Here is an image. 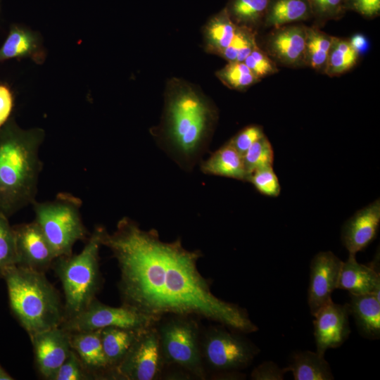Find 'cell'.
<instances>
[{
  "mask_svg": "<svg viewBox=\"0 0 380 380\" xmlns=\"http://www.w3.org/2000/svg\"><path fill=\"white\" fill-rule=\"evenodd\" d=\"M17 265L15 234L8 218L0 213V278Z\"/></svg>",
  "mask_w": 380,
  "mask_h": 380,
  "instance_id": "f546056e",
  "label": "cell"
},
{
  "mask_svg": "<svg viewBox=\"0 0 380 380\" xmlns=\"http://www.w3.org/2000/svg\"><path fill=\"white\" fill-rule=\"evenodd\" d=\"M332 38L318 26H306L305 65L324 74Z\"/></svg>",
  "mask_w": 380,
  "mask_h": 380,
  "instance_id": "4316f807",
  "label": "cell"
},
{
  "mask_svg": "<svg viewBox=\"0 0 380 380\" xmlns=\"http://www.w3.org/2000/svg\"><path fill=\"white\" fill-rule=\"evenodd\" d=\"M34 222L38 224L56 258L72 253L78 241L87 240L89 232L82 219V201L66 192L54 199L32 204Z\"/></svg>",
  "mask_w": 380,
  "mask_h": 380,
  "instance_id": "8992f818",
  "label": "cell"
},
{
  "mask_svg": "<svg viewBox=\"0 0 380 380\" xmlns=\"http://www.w3.org/2000/svg\"><path fill=\"white\" fill-rule=\"evenodd\" d=\"M101 227L94 229L80 253L56 258L52 265L51 268L63 290V320L77 315L96 298L101 283L99 269Z\"/></svg>",
  "mask_w": 380,
  "mask_h": 380,
  "instance_id": "5b68a950",
  "label": "cell"
},
{
  "mask_svg": "<svg viewBox=\"0 0 380 380\" xmlns=\"http://www.w3.org/2000/svg\"><path fill=\"white\" fill-rule=\"evenodd\" d=\"M34 362L39 374L44 379L53 380L71 349L70 333L58 327L30 336Z\"/></svg>",
  "mask_w": 380,
  "mask_h": 380,
  "instance_id": "4fadbf2b",
  "label": "cell"
},
{
  "mask_svg": "<svg viewBox=\"0 0 380 380\" xmlns=\"http://www.w3.org/2000/svg\"><path fill=\"white\" fill-rule=\"evenodd\" d=\"M44 137L43 129H23L13 116L0 129V213L8 218L36 201Z\"/></svg>",
  "mask_w": 380,
  "mask_h": 380,
  "instance_id": "3957f363",
  "label": "cell"
},
{
  "mask_svg": "<svg viewBox=\"0 0 380 380\" xmlns=\"http://www.w3.org/2000/svg\"><path fill=\"white\" fill-rule=\"evenodd\" d=\"M274 156L272 146L266 135L253 143L243 156L248 179L256 170L272 165Z\"/></svg>",
  "mask_w": 380,
  "mask_h": 380,
  "instance_id": "1f68e13d",
  "label": "cell"
},
{
  "mask_svg": "<svg viewBox=\"0 0 380 380\" xmlns=\"http://www.w3.org/2000/svg\"><path fill=\"white\" fill-rule=\"evenodd\" d=\"M201 170L207 175L243 182L248 179L243 156L229 141L201 163Z\"/></svg>",
  "mask_w": 380,
  "mask_h": 380,
  "instance_id": "44dd1931",
  "label": "cell"
},
{
  "mask_svg": "<svg viewBox=\"0 0 380 380\" xmlns=\"http://www.w3.org/2000/svg\"><path fill=\"white\" fill-rule=\"evenodd\" d=\"M305 28L297 23L273 28L266 37L265 51L283 65H305Z\"/></svg>",
  "mask_w": 380,
  "mask_h": 380,
  "instance_id": "9a60e30c",
  "label": "cell"
},
{
  "mask_svg": "<svg viewBox=\"0 0 380 380\" xmlns=\"http://www.w3.org/2000/svg\"><path fill=\"white\" fill-rule=\"evenodd\" d=\"M265 135L262 126L251 125L241 129L228 141L243 156L253 143Z\"/></svg>",
  "mask_w": 380,
  "mask_h": 380,
  "instance_id": "8d00e7d4",
  "label": "cell"
},
{
  "mask_svg": "<svg viewBox=\"0 0 380 380\" xmlns=\"http://www.w3.org/2000/svg\"><path fill=\"white\" fill-rule=\"evenodd\" d=\"M101 241L117 260L122 304L160 319L197 315L239 333L258 330L245 309L213 293L198 269L201 252L186 249L180 239L163 241L157 230L125 217L111 234L101 227Z\"/></svg>",
  "mask_w": 380,
  "mask_h": 380,
  "instance_id": "6da1fadb",
  "label": "cell"
},
{
  "mask_svg": "<svg viewBox=\"0 0 380 380\" xmlns=\"http://www.w3.org/2000/svg\"><path fill=\"white\" fill-rule=\"evenodd\" d=\"M226 328L222 325L213 327L201 340L203 363L213 370L224 373L248 367L260 352L248 340Z\"/></svg>",
  "mask_w": 380,
  "mask_h": 380,
  "instance_id": "ba28073f",
  "label": "cell"
},
{
  "mask_svg": "<svg viewBox=\"0 0 380 380\" xmlns=\"http://www.w3.org/2000/svg\"><path fill=\"white\" fill-rule=\"evenodd\" d=\"M243 63L260 80L279 70L277 63L258 45L245 58Z\"/></svg>",
  "mask_w": 380,
  "mask_h": 380,
  "instance_id": "e575fe53",
  "label": "cell"
},
{
  "mask_svg": "<svg viewBox=\"0 0 380 380\" xmlns=\"http://www.w3.org/2000/svg\"><path fill=\"white\" fill-rule=\"evenodd\" d=\"M17 265L40 272L51 268L56 258L38 224L32 221L13 226Z\"/></svg>",
  "mask_w": 380,
  "mask_h": 380,
  "instance_id": "7c38bea8",
  "label": "cell"
},
{
  "mask_svg": "<svg viewBox=\"0 0 380 380\" xmlns=\"http://www.w3.org/2000/svg\"><path fill=\"white\" fill-rule=\"evenodd\" d=\"M379 253L369 265L359 263L355 255L349 254L343 262L338 289L350 294L360 295L380 293Z\"/></svg>",
  "mask_w": 380,
  "mask_h": 380,
  "instance_id": "e0dca14e",
  "label": "cell"
},
{
  "mask_svg": "<svg viewBox=\"0 0 380 380\" xmlns=\"http://www.w3.org/2000/svg\"><path fill=\"white\" fill-rule=\"evenodd\" d=\"M315 25L321 27L330 20H337L348 11L346 0H308Z\"/></svg>",
  "mask_w": 380,
  "mask_h": 380,
  "instance_id": "d6a6232c",
  "label": "cell"
},
{
  "mask_svg": "<svg viewBox=\"0 0 380 380\" xmlns=\"http://www.w3.org/2000/svg\"><path fill=\"white\" fill-rule=\"evenodd\" d=\"M312 18L308 0H271L262 25L275 28Z\"/></svg>",
  "mask_w": 380,
  "mask_h": 380,
  "instance_id": "603a6c76",
  "label": "cell"
},
{
  "mask_svg": "<svg viewBox=\"0 0 380 380\" xmlns=\"http://www.w3.org/2000/svg\"><path fill=\"white\" fill-rule=\"evenodd\" d=\"M348 11H353L365 18L372 19L380 14V0H346Z\"/></svg>",
  "mask_w": 380,
  "mask_h": 380,
  "instance_id": "f35d334b",
  "label": "cell"
},
{
  "mask_svg": "<svg viewBox=\"0 0 380 380\" xmlns=\"http://www.w3.org/2000/svg\"><path fill=\"white\" fill-rule=\"evenodd\" d=\"M350 315L355 322L360 334L365 338H380V299L375 293L350 294Z\"/></svg>",
  "mask_w": 380,
  "mask_h": 380,
  "instance_id": "ffe728a7",
  "label": "cell"
},
{
  "mask_svg": "<svg viewBox=\"0 0 380 380\" xmlns=\"http://www.w3.org/2000/svg\"><path fill=\"white\" fill-rule=\"evenodd\" d=\"M3 279L11 311L29 336L61 325L63 304L44 272L16 265Z\"/></svg>",
  "mask_w": 380,
  "mask_h": 380,
  "instance_id": "277c9868",
  "label": "cell"
},
{
  "mask_svg": "<svg viewBox=\"0 0 380 380\" xmlns=\"http://www.w3.org/2000/svg\"><path fill=\"white\" fill-rule=\"evenodd\" d=\"M287 372L272 361H266L256 367L251 374L253 380H282Z\"/></svg>",
  "mask_w": 380,
  "mask_h": 380,
  "instance_id": "74e56055",
  "label": "cell"
},
{
  "mask_svg": "<svg viewBox=\"0 0 380 380\" xmlns=\"http://www.w3.org/2000/svg\"><path fill=\"white\" fill-rule=\"evenodd\" d=\"M349 42L353 48L358 53L359 55L365 52L369 47V42L367 38L362 34H355L349 40Z\"/></svg>",
  "mask_w": 380,
  "mask_h": 380,
  "instance_id": "60d3db41",
  "label": "cell"
},
{
  "mask_svg": "<svg viewBox=\"0 0 380 380\" xmlns=\"http://www.w3.org/2000/svg\"><path fill=\"white\" fill-rule=\"evenodd\" d=\"M239 25L234 23L224 8L213 15L203 29L206 52L219 56L232 42Z\"/></svg>",
  "mask_w": 380,
  "mask_h": 380,
  "instance_id": "7402d4cb",
  "label": "cell"
},
{
  "mask_svg": "<svg viewBox=\"0 0 380 380\" xmlns=\"http://www.w3.org/2000/svg\"><path fill=\"white\" fill-rule=\"evenodd\" d=\"M343 262L331 251L319 252L312 258L308 304L313 317L332 301L331 295L338 289Z\"/></svg>",
  "mask_w": 380,
  "mask_h": 380,
  "instance_id": "8fae6325",
  "label": "cell"
},
{
  "mask_svg": "<svg viewBox=\"0 0 380 380\" xmlns=\"http://www.w3.org/2000/svg\"><path fill=\"white\" fill-rule=\"evenodd\" d=\"M359 56L349 40L333 36L324 74L334 77L348 72L356 65Z\"/></svg>",
  "mask_w": 380,
  "mask_h": 380,
  "instance_id": "83f0119b",
  "label": "cell"
},
{
  "mask_svg": "<svg viewBox=\"0 0 380 380\" xmlns=\"http://www.w3.org/2000/svg\"><path fill=\"white\" fill-rule=\"evenodd\" d=\"M70 346L95 379H109L110 369L102 347L101 329L70 333Z\"/></svg>",
  "mask_w": 380,
  "mask_h": 380,
  "instance_id": "ac0fdd59",
  "label": "cell"
},
{
  "mask_svg": "<svg viewBox=\"0 0 380 380\" xmlns=\"http://www.w3.org/2000/svg\"><path fill=\"white\" fill-rule=\"evenodd\" d=\"M164 365H173L204 379L198 326L190 316L173 315L158 324Z\"/></svg>",
  "mask_w": 380,
  "mask_h": 380,
  "instance_id": "52a82bcc",
  "label": "cell"
},
{
  "mask_svg": "<svg viewBox=\"0 0 380 380\" xmlns=\"http://www.w3.org/2000/svg\"><path fill=\"white\" fill-rule=\"evenodd\" d=\"M380 224V200L356 211L343 224L341 241L349 254L363 251L376 238Z\"/></svg>",
  "mask_w": 380,
  "mask_h": 380,
  "instance_id": "2e32d148",
  "label": "cell"
},
{
  "mask_svg": "<svg viewBox=\"0 0 380 380\" xmlns=\"http://www.w3.org/2000/svg\"><path fill=\"white\" fill-rule=\"evenodd\" d=\"M14 378L11 376L4 368L0 365V380H13Z\"/></svg>",
  "mask_w": 380,
  "mask_h": 380,
  "instance_id": "b9f144b4",
  "label": "cell"
},
{
  "mask_svg": "<svg viewBox=\"0 0 380 380\" xmlns=\"http://www.w3.org/2000/svg\"><path fill=\"white\" fill-rule=\"evenodd\" d=\"M256 36V31L239 26L232 42L222 53L220 57L227 62H243L253 49L258 45Z\"/></svg>",
  "mask_w": 380,
  "mask_h": 380,
  "instance_id": "4dcf8cb0",
  "label": "cell"
},
{
  "mask_svg": "<svg viewBox=\"0 0 380 380\" xmlns=\"http://www.w3.org/2000/svg\"><path fill=\"white\" fill-rule=\"evenodd\" d=\"M160 319L125 304L113 307L95 298L83 310L63 320L60 327L70 333L94 331L106 327L139 331L156 324Z\"/></svg>",
  "mask_w": 380,
  "mask_h": 380,
  "instance_id": "9c48e42d",
  "label": "cell"
},
{
  "mask_svg": "<svg viewBox=\"0 0 380 380\" xmlns=\"http://www.w3.org/2000/svg\"><path fill=\"white\" fill-rule=\"evenodd\" d=\"M348 303L333 300L322 308L314 317V337L316 351L324 355L331 348L340 347L351 332Z\"/></svg>",
  "mask_w": 380,
  "mask_h": 380,
  "instance_id": "5bb4252c",
  "label": "cell"
},
{
  "mask_svg": "<svg viewBox=\"0 0 380 380\" xmlns=\"http://www.w3.org/2000/svg\"><path fill=\"white\" fill-rule=\"evenodd\" d=\"M164 365L156 324L138 333L126 355L112 371L110 379H156Z\"/></svg>",
  "mask_w": 380,
  "mask_h": 380,
  "instance_id": "30bf717a",
  "label": "cell"
},
{
  "mask_svg": "<svg viewBox=\"0 0 380 380\" xmlns=\"http://www.w3.org/2000/svg\"><path fill=\"white\" fill-rule=\"evenodd\" d=\"M291 372L295 380H332L334 379L329 364L324 355L317 351H296L291 363L285 367Z\"/></svg>",
  "mask_w": 380,
  "mask_h": 380,
  "instance_id": "cb8c5ba5",
  "label": "cell"
},
{
  "mask_svg": "<svg viewBox=\"0 0 380 380\" xmlns=\"http://www.w3.org/2000/svg\"><path fill=\"white\" fill-rule=\"evenodd\" d=\"M217 77L229 89L243 91L260 80L243 62H228L216 72Z\"/></svg>",
  "mask_w": 380,
  "mask_h": 380,
  "instance_id": "f1b7e54d",
  "label": "cell"
},
{
  "mask_svg": "<svg viewBox=\"0 0 380 380\" xmlns=\"http://www.w3.org/2000/svg\"><path fill=\"white\" fill-rule=\"evenodd\" d=\"M248 182H251L261 194L277 197L281 192V186L272 165L267 166L253 172Z\"/></svg>",
  "mask_w": 380,
  "mask_h": 380,
  "instance_id": "836d02e7",
  "label": "cell"
},
{
  "mask_svg": "<svg viewBox=\"0 0 380 380\" xmlns=\"http://www.w3.org/2000/svg\"><path fill=\"white\" fill-rule=\"evenodd\" d=\"M95 379L86 369L77 355L71 350L68 357L58 369L53 380H89Z\"/></svg>",
  "mask_w": 380,
  "mask_h": 380,
  "instance_id": "d590c367",
  "label": "cell"
},
{
  "mask_svg": "<svg viewBox=\"0 0 380 380\" xmlns=\"http://www.w3.org/2000/svg\"><path fill=\"white\" fill-rule=\"evenodd\" d=\"M14 106V97L10 87L0 83V129L10 119Z\"/></svg>",
  "mask_w": 380,
  "mask_h": 380,
  "instance_id": "ab89813d",
  "label": "cell"
},
{
  "mask_svg": "<svg viewBox=\"0 0 380 380\" xmlns=\"http://www.w3.org/2000/svg\"><path fill=\"white\" fill-rule=\"evenodd\" d=\"M29 58L37 64L45 59L41 36L19 25H12L8 34L0 47V62Z\"/></svg>",
  "mask_w": 380,
  "mask_h": 380,
  "instance_id": "d6986e66",
  "label": "cell"
},
{
  "mask_svg": "<svg viewBox=\"0 0 380 380\" xmlns=\"http://www.w3.org/2000/svg\"><path fill=\"white\" fill-rule=\"evenodd\" d=\"M270 1L271 0H227L224 8L234 23L257 32L263 25Z\"/></svg>",
  "mask_w": 380,
  "mask_h": 380,
  "instance_id": "484cf974",
  "label": "cell"
},
{
  "mask_svg": "<svg viewBox=\"0 0 380 380\" xmlns=\"http://www.w3.org/2000/svg\"><path fill=\"white\" fill-rule=\"evenodd\" d=\"M140 331L119 327L101 329L102 347L110 369L109 379L112 371L126 355Z\"/></svg>",
  "mask_w": 380,
  "mask_h": 380,
  "instance_id": "d4e9b609",
  "label": "cell"
},
{
  "mask_svg": "<svg viewBox=\"0 0 380 380\" xmlns=\"http://www.w3.org/2000/svg\"><path fill=\"white\" fill-rule=\"evenodd\" d=\"M160 124L151 134L185 169L206 151L218 120L213 101L195 84L172 77L167 82Z\"/></svg>",
  "mask_w": 380,
  "mask_h": 380,
  "instance_id": "7a4b0ae2",
  "label": "cell"
}]
</instances>
